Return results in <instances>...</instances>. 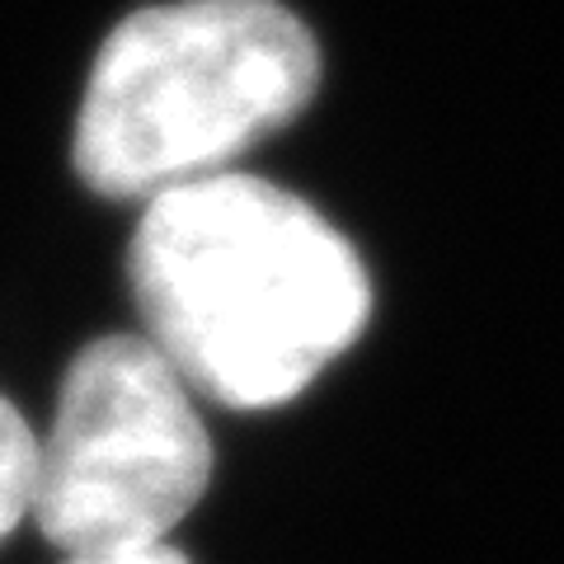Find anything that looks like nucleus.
Segmentation results:
<instances>
[{
  "instance_id": "nucleus-5",
  "label": "nucleus",
  "mask_w": 564,
  "mask_h": 564,
  "mask_svg": "<svg viewBox=\"0 0 564 564\" xmlns=\"http://www.w3.org/2000/svg\"><path fill=\"white\" fill-rule=\"evenodd\" d=\"M66 564H193V560L174 541H151V545H118V551L66 555Z\"/></svg>"
},
{
  "instance_id": "nucleus-2",
  "label": "nucleus",
  "mask_w": 564,
  "mask_h": 564,
  "mask_svg": "<svg viewBox=\"0 0 564 564\" xmlns=\"http://www.w3.org/2000/svg\"><path fill=\"white\" fill-rule=\"evenodd\" d=\"M321 70V43L282 0H155L104 33L70 165L118 203L240 170L311 109Z\"/></svg>"
},
{
  "instance_id": "nucleus-4",
  "label": "nucleus",
  "mask_w": 564,
  "mask_h": 564,
  "mask_svg": "<svg viewBox=\"0 0 564 564\" xmlns=\"http://www.w3.org/2000/svg\"><path fill=\"white\" fill-rule=\"evenodd\" d=\"M39 494V433L10 395H0V541L33 522Z\"/></svg>"
},
{
  "instance_id": "nucleus-1",
  "label": "nucleus",
  "mask_w": 564,
  "mask_h": 564,
  "mask_svg": "<svg viewBox=\"0 0 564 564\" xmlns=\"http://www.w3.org/2000/svg\"><path fill=\"white\" fill-rule=\"evenodd\" d=\"M141 334L236 414L302 400L372 321V273L302 193L226 170L141 203L128 245Z\"/></svg>"
},
{
  "instance_id": "nucleus-3",
  "label": "nucleus",
  "mask_w": 564,
  "mask_h": 564,
  "mask_svg": "<svg viewBox=\"0 0 564 564\" xmlns=\"http://www.w3.org/2000/svg\"><path fill=\"white\" fill-rule=\"evenodd\" d=\"M203 400L147 334H99L70 358L39 433L33 527L62 555L170 541L212 485Z\"/></svg>"
}]
</instances>
